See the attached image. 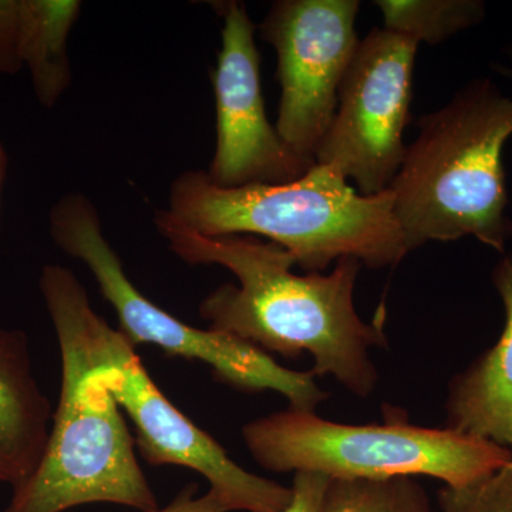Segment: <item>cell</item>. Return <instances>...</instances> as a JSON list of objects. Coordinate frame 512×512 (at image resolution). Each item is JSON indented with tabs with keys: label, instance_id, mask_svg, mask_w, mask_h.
<instances>
[{
	"label": "cell",
	"instance_id": "cell-8",
	"mask_svg": "<svg viewBox=\"0 0 512 512\" xmlns=\"http://www.w3.org/2000/svg\"><path fill=\"white\" fill-rule=\"evenodd\" d=\"M417 47L410 37L373 29L360 40L340 84L338 107L315 160L355 181L359 194L389 190L402 167Z\"/></svg>",
	"mask_w": 512,
	"mask_h": 512
},
{
	"label": "cell",
	"instance_id": "cell-4",
	"mask_svg": "<svg viewBox=\"0 0 512 512\" xmlns=\"http://www.w3.org/2000/svg\"><path fill=\"white\" fill-rule=\"evenodd\" d=\"M417 124L389 187L410 249L474 237L505 254L512 222L503 150L512 136V97L490 79L474 80Z\"/></svg>",
	"mask_w": 512,
	"mask_h": 512
},
{
	"label": "cell",
	"instance_id": "cell-11",
	"mask_svg": "<svg viewBox=\"0 0 512 512\" xmlns=\"http://www.w3.org/2000/svg\"><path fill=\"white\" fill-rule=\"evenodd\" d=\"M491 279L503 301L504 330L493 348L451 380L447 427L512 450V252Z\"/></svg>",
	"mask_w": 512,
	"mask_h": 512
},
{
	"label": "cell",
	"instance_id": "cell-15",
	"mask_svg": "<svg viewBox=\"0 0 512 512\" xmlns=\"http://www.w3.org/2000/svg\"><path fill=\"white\" fill-rule=\"evenodd\" d=\"M323 512H433L414 478L332 480Z\"/></svg>",
	"mask_w": 512,
	"mask_h": 512
},
{
	"label": "cell",
	"instance_id": "cell-17",
	"mask_svg": "<svg viewBox=\"0 0 512 512\" xmlns=\"http://www.w3.org/2000/svg\"><path fill=\"white\" fill-rule=\"evenodd\" d=\"M22 69V0H0V74Z\"/></svg>",
	"mask_w": 512,
	"mask_h": 512
},
{
	"label": "cell",
	"instance_id": "cell-18",
	"mask_svg": "<svg viewBox=\"0 0 512 512\" xmlns=\"http://www.w3.org/2000/svg\"><path fill=\"white\" fill-rule=\"evenodd\" d=\"M330 481L323 474L298 471L293 476L291 501L281 512H323Z\"/></svg>",
	"mask_w": 512,
	"mask_h": 512
},
{
	"label": "cell",
	"instance_id": "cell-20",
	"mask_svg": "<svg viewBox=\"0 0 512 512\" xmlns=\"http://www.w3.org/2000/svg\"><path fill=\"white\" fill-rule=\"evenodd\" d=\"M6 167H8V158H6L5 150L0 144V214H2V188L5 181Z\"/></svg>",
	"mask_w": 512,
	"mask_h": 512
},
{
	"label": "cell",
	"instance_id": "cell-5",
	"mask_svg": "<svg viewBox=\"0 0 512 512\" xmlns=\"http://www.w3.org/2000/svg\"><path fill=\"white\" fill-rule=\"evenodd\" d=\"M382 424H340L289 409L248 423L242 437L259 466L274 473L311 471L332 480L431 477L466 487L510 463L512 450L460 431L414 426L384 406Z\"/></svg>",
	"mask_w": 512,
	"mask_h": 512
},
{
	"label": "cell",
	"instance_id": "cell-12",
	"mask_svg": "<svg viewBox=\"0 0 512 512\" xmlns=\"http://www.w3.org/2000/svg\"><path fill=\"white\" fill-rule=\"evenodd\" d=\"M52 404L33 369L23 330L0 326V483H25L45 454Z\"/></svg>",
	"mask_w": 512,
	"mask_h": 512
},
{
	"label": "cell",
	"instance_id": "cell-6",
	"mask_svg": "<svg viewBox=\"0 0 512 512\" xmlns=\"http://www.w3.org/2000/svg\"><path fill=\"white\" fill-rule=\"evenodd\" d=\"M49 232L57 248L92 272L100 295L117 313L119 329L134 346L154 345L168 356L207 363L218 382L248 393L274 390L292 409L315 412L328 399L312 370L286 369L251 343L218 330L194 328L151 302L128 279L104 235L96 205L83 192H69L55 202Z\"/></svg>",
	"mask_w": 512,
	"mask_h": 512
},
{
	"label": "cell",
	"instance_id": "cell-10",
	"mask_svg": "<svg viewBox=\"0 0 512 512\" xmlns=\"http://www.w3.org/2000/svg\"><path fill=\"white\" fill-rule=\"evenodd\" d=\"M224 20L212 74L217 144L207 173L221 188L286 184L315 167L289 148L266 116L256 28L241 2L215 3Z\"/></svg>",
	"mask_w": 512,
	"mask_h": 512
},
{
	"label": "cell",
	"instance_id": "cell-9",
	"mask_svg": "<svg viewBox=\"0 0 512 512\" xmlns=\"http://www.w3.org/2000/svg\"><path fill=\"white\" fill-rule=\"evenodd\" d=\"M359 6L357 0H279L259 26L278 55L276 130L292 151L315 163L359 46Z\"/></svg>",
	"mask_w": 512,
	"mask_h": 512
},
{
	"label": "cell",
	"instance_id": "cell-1",
	"mask_svg": "<svg viewBox=\"0 0 512 512\" xmlns=\"http://www.w3.org/2000/svg\"><path fill=\"white\" fill-rule=\"evenodd\" d=\"M154 225L178 258L190 265H220L238 279L200 305L210 329L251 343L265 353L296 359L309 353L315 376H333L350 393L372 394L377 386L370 349L386 348L382 323H366L353 293L359 259L340 258L332 274L296 275L295 259L274 242L251 235L204 237L165 210Z\"/></svg>",
	"mask_w": 512,
	"mask_h": 512
},
{
	"label": "cell",
	"instance_id": "cell-3",
	"mask_svg": "<svg viewBox=\"0 0 512 512\" xmlns=\"http://www.w3.org/2000/svg\"><path fill=\"white\" fill-rule=\"evenodd\" d=\"M165 211L204 237L268 238L309 274L346 256L370 269L389 268L412 252L392 191L359 194L320 164L292 183L237 188L217 187L205 171H185L171 183Z\"/></svg>",
	"mask_w": 512,
	"mask_h": 512
},
{
	"label": "cell",
	"instance_id": "cell-13",
	"mask_svg": "<svg viewBox=\"0 0 512 512\" xmlns=\"http://www.w3.org/2000/svg\"><path fill=\"white\" fill-rule=\"evenodd\" d=\"M80 12L77 0H22L23 67L45 109H53L72 84L67 43Z\"/></svg>",
	"mask_w": 512,
	"mask_h": 512
},
{
	"label": "cell",
	"instance_id": "cell-2",
	"mask_svg": "<svg viewBox=\"0 0 512 512\" xmlns=\"http://www.w3.org/2000/svg\"><path fill=\"white\" fill-rule=\"evenodd\" d=\"M39 288L59 343L62 389L42 461L13 488L3 512H64L94 503L160 510L136 441L101 376L92 335L97 312L86 288L57 264L43 266Z\"/></svg>",
	"mask_w": 512,
	"mask_h": 512
},
{
	"label": "cell",
	"instance_id": "cell-16",
	"mask_svg": "<svg viewBox=\"0 0 512 512\" xmlns=\"http://www.w3.org/2000/svg\"><path fill=\"white\" fill-rule=\"evenodd\" d=\"M439 505L441 512H512V458L477 483L441 488Z\"/></svg>",
	"mask_w": 512,
	"mask_h": 512
},
{
	"label": "cell",
	"instance_id": "cell-19",
	"mask_svg": "<svg viewBox=\"0 0 512 512\" xmlns=\"http://www.w3.org/2000/svg\"><path fill=\"white\" fill-rule=\"evenodd\" d=\"M197 493V484L187 485L170 504L156 512H231L227 503L215 491L208 490L204 495Z\"/></svg>",
	"mask_w": 512,
	"mask_h": 512
},
{
	"label": "cell",
	"instance_id": "cell-14",
	"mask_svg": "<svg viewBox=\"0 0 512 512\" xmlns=\"http://www.w3.org/2000/svg\"><path fill=\"white\" fill-rule=\"evenodd\" d=\"M382 10L384 28L417 43L437 45L473 28L485 16L480 0H377Z\"/></svg>",
	"mask_w": 512,
	"mask_h": 512
},
{
	"label": "cell",
	"instance_id": "cell-7",
	"mask_svg": "<svg viewBox=\"0 0 512 512\" xmlns=\"http://www.w3.org/2000/svg\"><path fill=\"white\" fill-rule=\"evenodd\" d=\"M93 345L107 389L136 427V447L151 466H180L207 478L231 511L281 512L292 498L285 487L238 466L217 440L195 426L153 382L120 329L96 313Z\"/></svg>",
	"mask_w": 512,
	"mask_h": 512
}]
</instances>
